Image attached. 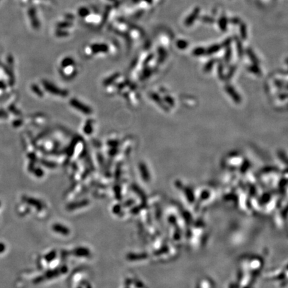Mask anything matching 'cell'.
Instances as JSON below:
<instances>
[{
  "label": "cell",
  "instance_id": "2",
  "mask_svg": "<svg viewBox=\"0 0 288 288\" xmlns=\"http://www.w3.org/2000/svg\"><path fill=\"white\" fill-rule=\"evenodd\" d=\"M219 27L221 30L225 31L227 29V25H228V20L226 19L225 17H222L219 21Z\"/></svg>",
  "mask_w": 288,
  "mask_h": 288
},
{
  "label": "cell",
  "instance_id": "1",
  "mask_svg": "<svg viewBox=\"0 0 288 288\" xmlns=\"http://www.w3.org/2000/svg\"><path fill=\"white\" fill-rule=\"evenodd\" d=\"M199 13H200L199 8H196V10H194V11H193V13H191L190 15H189V17L187 18H186V20H185V25H186V26H190V25L193 23L194 22V21L196 20V19L197 18Z\"/></svg>",
  "mask_w": 288,
  "mask_h": 288
},
{
  "label": "cell",
  "instance_id": "7",
  "mask_svg": "<svg viewBox=\"0 0 288 288\" xmlns=\"http://www.w3.org/2000/svg\"><path fill=\"white\" fill-rule=\"evenodd\" d=\"M202 21H204L205 22H207V23H212V22H213V20L214 21V20H213V18L207 17H202Z\"/></svg>",
  "mask_w": 288,
  "mask_h": 288
},
{
  "label": "cell",
  "instance_id": "3",
  "mask_svg": "<svg viewBox=\"0 0 288 288\" xmlns=\"http://www.w3.org/2000/svg\"><path fill=\"white\" fill-rule=\"evenodd\" d=\"M219 49H220V46H219V45L218 44L212 45V46H210V47L208 48V49H207V53H208L209 54H213L215 53V52L218 51Z\"/></svg>",
  "mask_w": 288,
  "mask_h": 288
},
{
  "label": "cell",
  "instance_id": "5",
  "mask_svg": "<svg viewBox=\"0 0 288 288\" xmlns=\"http://www.w3.org/2000/svg\"><path fill=\"white\" fill-rule=\"evenodd\" d=\"M240 32H241V37H242V38L244 39H246L247 31H246V26H245V25H242V26H241Z\"/></svg>",
  "mask_w": 288,
  "mask_h": 288
},
{
  "label": "cell",
  "instance_id": "6",
  "mask_svg": "<svg viewBox=\"0 0 288 288\" xmlns=\"http://www.w3.org/2000/svg\"><path fill=\"white\" fill-rule=\"evenodd\" d=\"M204 52H205V50L202 48H196V49H194V54L196 56H200L201 55H203Z\"/></svg>",
  "mask_w": 288,
  "mask_h": 288
},
{
  "label": "cell",
  "instance_id": "4",
  "mask_svg": "<svg viewBox=\"0 0 288 288\" xmlns=\"http://www.w3.org/2000/svg\"><path fill=\"white\" fill-rule=\"evenodd\" d=\"M187 42L184 41V40H179L177 43V45L179 49H184L187 46Z\"/></svg>",
  "mask_w": 288,
  "mask_h": 288
}]
</instances>
